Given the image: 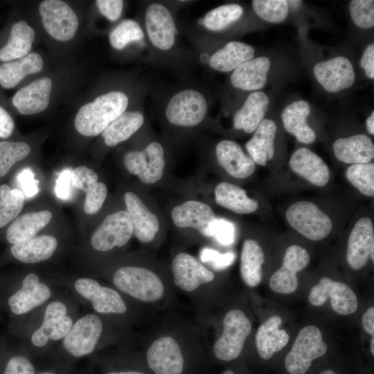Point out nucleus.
<instances>
[{
  "label": "nucleus",
  "mask_w": 374,
  "mask_h": 374,
  "mask_svg": "<svg viewBox=\"0 0 374 374\" xmlns=\"http://www.w3.org/2000/svg\"><path fill=\"white\" fill-rule=\"evenodd\" d=\"M127 105L128 98L123 92L101 95L80 108L75 118V127L83 136H96L122 115Z\"/></svg>",
  "instance_id": "obj_1"
},
{
  "label": "nucleus",
  "mask_w": 374,
  "mask_h": 374,
  "mask_svg": "<svg viewBox=\"0 0 374 374\" xmlns=\"http://www.w3.org/2000/svg\"><path fill=\"white\" fill-rule=\"evenodd\" d=\"M113 282L121 292L143 302L157 301L164 294V286L159 277L144 267H122L114 273Z\"/></svg>",
  "instance_id": "obj_2"
},
{
  "label": "nucleus",
  "mask_w": 374,
  "mask_h": 374,
  "mask_svg": "<svg viewBox=\"0 0 374 374\" xmlns=\"http://www.w3.org/2000/svg\"><path fill=\"white\" fill-rule=\"evenodd\" d=\"M327 344L319 328L313 325L303 328L285 359V366L290 374H305L312 362L323 356Z\"/></svg>",
  "instance_id": "obj_3"
},
{
  "label": "nucleus",
  "mask_w": 374,
  "mask_h": 374,
  "mask_svg": "<svg viewBox=\"0 0 374 374\" xmlns=\"http://www.w3.org/2000/svg\"><path fill=\"white\" fill-rule=\"evenodd\" d=\"M285 217L293 229L313 241L324 239L332 229L331 218L312 202L299 201L292 204L286 211Z\"/></svg>",
  "instance_id": "obj_4"
},
{
  "label": "nucleus",
  "mask_w": 374,
  "mask_h": 374,
  "mask_svg": "<svg viewBox=\"0 0 374 374\" xmlns=\"http://www.w3.org/2000/svg\"><path fill=\"white\" fill-rule=\"evenodd\" d=\"M251 330V322L242 311L238 309L229 311L223 319L222 334L213 346L215 357L222 361L236 359L240 355Z\"/></svg>",
  "instance_id": "obj_5"
},
{
  "label": "nucleus",
  "mask_w": 374,
  "mask_h": 374,
  "mask_svg": "<svg viewBox=\"0 0 374 374\" xmlns=\"http://www.w3.org/2000/svg\"><path fill=\"white\" fill-rule=\"evenodd\" d=\"M42 25L54 39L66 42L71 39L78 28V19L73 10L64 1L45 0L39 7Z\"/></svg>",
  "instance_id": "obj_6"
},
{
  "label": "nucleus",
  "mask_w": 374,
  "mask_h": 374,
  "mask_svg": "<svg viewBox=\"0 0 374 374\" xmlns=\"http://www.w3.org/2000/svg\"><path fill=\"white\" fill-rule=\"evenodd\" d=\"M207 109L205 97L196 90L188 89L179 91L170 100L166 116L174 125L193 127L204 120Z\"/></svg>",
  "instance_id": "obj_7"
},
{
  "label": "nucleus",
  "mask_w": 374,
  "mask_h": 374,
  "mask_svg": "<svg viewBox=\"0 0 374 374\" xmlns=\"http://www.w3.org/2000/svg\"><path fill=\"white\" fill-rule=\"evenodd\" d=\"M328 298L333 310L341 315L351 314L358 308L357 296L348 285L323 277L311 288L308 300L311 305L319 307L323 305Z\"/></svg>",
  "instance_id": "obj_8"
},
{
  "label": "nucleus",
  "mask_w": 374,
  "mask_h": 374,
  "mask_svg": "<svg viewBox=\"0 0 374 374\" xmlns=\"http://www.w3.org/2000/svg\"><path fill=\"white\" fill-rule=\"evenodd\" d=\"M126 169L145 184L161 179L165 167L164 152L159 142H152L141 151H130L124 157Z\"/></svg>",
  "instance_id": "obj_9"
},
{
  "label": "nucleus",
  "mask_w": 374,
  "mask_h": 374,
  "mask_svg": "<svg viewBox=\"0 0 374 374\" xmlns=\"http://www.w3.org/2000/svg\"><path fill=\"white\" fill-rule=\"evenodd\" d=\"M133 235L130 217L126 211L107 215L91 238L92 247L99 251H108L127 243Z\"/></svg>",
  "instance_id": "obj_10"
},
{
  "label": "nucleus",
  "mask_w": 374,
  "mask_h": 374,
  "mask_svg": "<svg viewBox=\"0 0 374 374\" xmlns=\"http://www.w3.org/2000/svg\"><path fill=\"white\" fill-rule=\"evenodd\" d=\"M102 332L100 319L93 314H86L73 324L63 338V346L73 357L86 356L95 349Z\"/></svg>",
  "instance_id": "obj_11"
},
{
  "label": "nucleus",
  "mask_w": 374,
  "mask_h": 374,
  "mask_svg": "<svg viewBox=\"0 0 374 374\" xmlns=\"http://www.w3.org/2000/svg\"><path fill=\"white\" fill-rule=\"evenodd\" d=\"M310 260L308 251L303 247L293 244L285 251L283 265L270 277V288L278 294L294 292L299 285L297 273L304 269Z\"/></svg>",
  "instance_id": "obj_12"
},
{
  "label": "nucleus",
  "mask_w": 374,
  "mask_h": 374,
  "mask_svg": "<svg viewBox=\"0 0 374 374\" xmlns=\"http://www.w3.org/2000/svg\"><path fill=\"white\" fill-rule=\"evenodd\" d=\"M313 73L322 88L332 93L350 88L355 80L353 65L344 56L317 63L314 66Z\"/></svg>",
  "instance_id": "obj_13"
},
{
  "label": "nucleus",
  "mask_w": 374,
  "mask_h": 374,
  "mask_svg": "<svg viewBox=\"0 0 374 374\" xmlns=\"http://www.w3.org/2000/svg\"><path fill=\"white\" fill-rule=\"evenodd\" d=\"M148 366L154 374H181L184 357L177 341L172 337L154 340L147 350Z\"/></svg>",
  "instance_id": "obj_14"
},
{
  "label": "nucleus",
  "mask_w": 374,
  "mask_h": 374,
  "mask_svg": "<svg viewBox=\"0 0 374 374\" xmlns=\"http://www.w3.org/2000/svg\"><path fill=\"white\" fill-rule=\"evenodd\" d=\"M374 261V228L368 217L359 219L353 226L348 240L346 259L354 270L363 268L368 258Z\"/></svg>",
  "instance_id": "obj_15"
},
{
  "label": "nucleus",
  "mask_w": 374,
  "mask_h": 374,
  "mask_svg": "<svg viewBox=\"0 0 374 374\" xmlns=\"http://www.w3.org/2000/svg\"><path fill=\"white\" fill-rule=\"evenodd\" d=\"M75 291L91 302L94 310L103 314H124L127 306L119 293L115 290L101 286L96 280L80 278L74 283Z\"/></svg>",
  "instance_id": "obj_16"
},
{
  "label": "nucleus",
  "mask_w": 374,
  "mask_h": 374,
  "mask_svg": "<svg viewBox=\"0 0 374 374\" xmlns=\"http://www.w3.org/2000/svg\"><path fill=\"white\" fill-rule=\"evenodd\" d=\"M66 313L64 303L57 301L50 303L44 311L41 326L31 336L32 344L36 347H43L49 340L63 339L73 326V321Z\"/></svg>",
  "instance_id": "obj_17"
},
{
  "label": "nucleus",
  "mask_w": 374,
  "mask_h": 374,
  "mask_svg": "<svg viewBox=\"0 0 374 374\" xmlns=\"http://www.w3.org/2000/svg\"><path fill=\"white\" fill-rule=\"evenodd\" d=\"M145 27L149 39L155 47L163 51L172 47L177 31L170 12L164 6L152 3L148 7Z\"/></svg>",
  "instance_id": "obj_18"
},
{
  "label": "nucleus",
  "mask_w": 374,
  "mask_h": 374,
  "mask_svg": "<svg viewBox=\"0 0 374 374\" xmlns=\"http://www.w3.org/2000/svg\"><path fill=\"white\" fill-rule=\"evenodd\" d=\"M172 271L175 284L181 289L193 292L214 279V274L196 258L180 253L173 259Z\"/></svg>",
  "instance_id": "obj_19"
},
{
  "label": "nucleus",
  "mask_w": 374,
  "mask_h": 374,
  "mask_svg": "<svg viewBox=\"0 0 374 374\" xmlns=\"http://www.w3.org/2000/svg\"><path fill=\"white\" fill-rule=\"evenodd\" d=\"M51 296V290L41 283L34 273L27 274L23 279L21 287L12 294L8 303L11 312L21 315L43 304Z\"/></svg>",
  "instance_id": "obj_20"
},
{
  "label": "nucleus",
  "mask_w": 374,
  "mask_h": 374,
  "mask_svg": "<svg viewBox=\"0 0 374 374\" xmlns=\"http://www.w3.org/2000/svg\"><path fill=\"white\" fill-rule=\"evenodd\" d=\"M294 172L318 187L326 186L330 179L328 165L317 154L307 148L296 150L289 161Z\"/></svg>",
  "instance_id": "obj_21"
},
{
  "label": "nucleus",
  "mask_w": 374,
  "mask_h": 374,
  "mask_svg": "<svg viewBox=\"0 0 374 374\" xmlns=\"http://www.w3.org/2000/svg\"><path fill=\"white\" fill-rule=\"evenodd\" d=\"M124 201L126 211L131 220L133 234L142 242H151L159 229L157 215L132 192H126L124 194Z\"/></svg>",
  "instance_id": "obj_22"
},
{
  "label": "nucleus",
  "mask_w": 374,
  "mask_h": 374,
  "mask_svg": "<svg viewBox=\"0 0 374 374\" xmlns=\"http://www.w3.org/2000/svg\"><path fill=\"white\" fill-rule=\"evenodd\" d=\"M219 165L231 177L246 179L255 171L256 163L241 146L232 140H222L215 148Z\"/></svg>",
  "instance_id": "obj_23"
},
{
  "label": "nucleus",
  "mask_w": 374,
  "mask_h": 374,
  "mask_svg": "<svg viewBox=\"0 0 374 374\" xmlns=\"http://www.w3.org/2000/svg\"><path fill=\"white\" fill-rule=\"evenodd\" d=\"M171 217L177 227L194 228L208 238L209 226L216 216L206 203L189 200L175 206L171 211Z\"/></svg>",
  "instance_id": "obj_24"
},
{
  "label": "nucleus",
  "mask_w": 374,
  "mask_h": 374,
  "mask_svg": "<svg viewBox=\"0 0 374 374\" xmlns=\"http://www.w3.org/2000/svg\"><path fill=\"white\" fill-rule=\"evenodd\" d=\"M52 82L42 78L19 89L12 97V104L24 115L38 114L49 104Z\"/></svg>",
  "instance_id": "obj_25"
},
{
  "label": "nucleus",
  "mask_w": 374,
  "mask_h": 374,
  "mask_svg": "<svg viewBox=\"0 0 374 374\" xmlns=\"http://www.w3.org/2000/svg\"><path fill=\"white\" fill-rule=\"evenodd\" d=\"M73 186L85 193L84 211L89 215L97 213L102 207L107 195L106 185L98 181L96 172L86 166H78L72 171Z\"/></svg>",
  "instance_id": "obj_26"
},
{
  "label": "nucleus",
  "mask_w": 374,
  "mask_h": 374,
  "mask_svg": "<svg viewBox=\"0 0 374 374\" xmlns=\"http://www.w3.org/2000/svg\"><path fill=\"white\" fill-rule=\"evenodd\" d=\"M271 61L268 57L252 58L238 66L232 73L230 80L232 86L244 91H258L267 82Z\"/></svg>",
  "instance_id": "obj_27"
},
{
  "label": "nucleus",
  "mask_w": 374,
  "mask_h": 374,
  "mask_svg": "<svg viewBox=\"0 0 374 374\" xmlns=\"http://www.w3.org/2000/svg\"><path fill=\"white\" fill-rule=\"evenodd\" d=\"M332 150L337 160L348 164L367 163L374 158L373 143L364 134L337 139Z\"/></svg>",
  "instance_id": "obj_28"
},
{
  "label": "nucleus",
  "mask_w": 374,
  "mask_h": 374,
  "mask_svg": "<svg viewBox=\"0 0 374 374\" xmlns=\"http://www.w3.org/2000/svg\"><path fill=\"white\" fill-rule=\"evenodd\" d=\"M310 112L309 103L299 100L289 104L281 112V120L285 131L304 144L312 143L317 139L315 132L307 123Z\"/></svg>",
  "instance_id": "obj_29"
},
{
  "label": "nucleus",
  "mask_w": 374,
  "mask_h": 374,
  "mask_svg": "<svg viewBox=\"0 0 374 374\" xmlns=\"http://www.w3.org/2000/svg\"><path fill=\"white\" fill-rule=\"evenodd\" d=\"M276 130L274 121L263 119L253 136L246 143V150L255 163L265 166L268 161L273 159Z\"/></svg>",
  "instance_id": "obj_30"
},
{
  "label": "nucleus",
  "mask_w": 374,
  "mask_h": 374,
  "mask_svg": "<svg viewBox=\"0 0 374 374\" xmlns=\"http://www.w3.org/2000/svg\"><path fill=\"white\" fill-rule=\"evenodd\" d=\"M281 323V317L274 315L258 328L256 334V344L258 353L263 359H269L288 343L290 336L285 330L279 328Z\"/></svg>",
  "instance_id": "obj_31"
},
{
  "label": "nucleus",
  "mask_w": 374,
  "mask_h": 374,
  "mask_svg": "<svg viewBox=\"0 0 374 374\" xmlns=\"http://www.w3.org/2000/svg\"><path fill=\"white\" fill-rule=\"evenodd\" d=\"M269 103L268 96L262 91L251 93L242 107L233 116V127L246 133H252L264 119Z\"/></svg>",
  "instance_id": "obj_32"
},
{
  "label": "nucleus",
  "mask_w": 374,
  "mask_h": 374,
  "mask_svg": "<svg viewBox=\"0 0 374 374\" xmlns=\"http://www.w3.org/2000/svg\"><path fill=\"white\" fill-rule=\"evenodd\" d=\"M57 239L49 235L35 236L26 241L12 244V255L21 262L30 264L46 260L54 253Z\"/></svg>",
  "instance_id": "obj_33"
},
{
  "label": "nucleus",
  "mask_w": 374,
  "mask_h": 374,
  "mask_svg": "<svg viewBox=\"0 0 374 374\" xmlns=\"http://www.w3.org/2000/svg\"><path fill=\"white\" fill-rule=\"evenodd\" d=\"M53 214L47 210L25 213L15 220L6 231V239L12 244L29 240L43 229L51 221Z\"/></svg>",
  "instance_id": "obj_34"
},
{
  "label": "nucleus",
  "mask_w": 374,
  "mask_h": 374,
  "mask_svg": "<svg viewBox=\"0 0 374 374\" xmlns=\"http://www.w3.org/2000/svg\"><path fill=\"white\" fill-rule=\"evenodd\" d=\"M254 53L251 45L237 41L229 42L213 54L209 59V66L220 72H229L253 58Z\"/></svg>",
  "instance_id": "obj_35"
},
{
  "label": "nucleus",
  "mask_w": 374,
  "mask_h": 374,
  "mask_svg": "<svg viewBox=\"0 0 374 374\" xmlns=\"http://www.w3.org/2000/svg\"><path fill=\"white\" fill-rule=\"evenodd\" d=\"M217 204L238 214H249L258 208V202L247 195L241 187L229 182H221L215 188Z\"/></svg>",
  "instance_id": "obj_36"
},
{
  "label": "nucleus",
  "mask_w": 374,
  "mask_h": 374,
  "mask_svg": "<svg viewBox=\"0 0 374 374\" xmlns=\"http://www.w3.org/2000/svg\"><path fill=\"white\" fill-rule=\"evenodd\" d=\"M34 39L35 31L25 21L14 23L8 42L0 49V61L8 62L25 57L30 53Z\"/></svg>",
  "instance_id": "obj_37"
},
{
  "label": "nucleus",
  "mask_w": 374,
  "mask_h": 374,
  "mask_svg": "<svg viewBox=\"0 0 374 374\" xmlns=\"http://www.w3.org/2000/svg\"><path fill=\"white\" fill-rule=\"evenodd\" d=\"M43 60L39 54L30 53L18 60L0 65V84L6 89L17 86L26 75L39 72Z\"/></svg>",
  "instance_id": "obj_38"
},
{
  "label": "nucleus",
  "mask_w": 374,
  "mask_h": 374,
  "mask_svg": "<svg viewBox=\"0 0 374 374\" xmlns=\"http://www.w3.org/2000/svg\"><path fill=\"white\" fill-rule=\"evenodd\" d=\"M264 262V251L259 243L253 239L245 240L242 247L240 271L247 286L254 287L259 285Z\"/></svg>",
  "instance_id": "obj_39"
},
{
  "label": "nucleus",
  "mask_w": 374,
  "mask_h": 374,
  "mask_svg": "<svg viewBox=\"0 0 374 374\" xmlns=\"http://www.w3.org/2000/svg\"><path fill=\"white\" fill-rule=\"evenodd\" d=\"M143 122L141 112H124L102 132L105 143L112 147L127 140L143 125Z\"/></svg>",
  "instance_id": "obj_40"
},
{
  "label": "nucleus",
  "mask_w": 374,
  "mask_h": 374,
  "mask_svg": "<svg viewBox=\"0 0 374 374\" xmlns=\"http://www.w3.org/2000/svg\"><path fill=\"white\" fill-rule=\"evenodd\" d=\"M24 200L21 190L11 189L7 184L0 186V228L16 219L23 208Z\"/></svg>",
  "instance_id": "obj_41"
},
{
  "label": "nucleus",
  "mask_w": 374,
  "mask_h": 374,
  "mask_svg": "<svg viewBox=\"0 0 374 374\" xmlns=\"http://www.w3.org/2000/svg\"><path fill=\"white\" fill-rule=\"evenodd\" d=\"M243 14L242 7L238 3H227L209 11L204 19V26L211 31H220L238 21Z\"/></svg>",
  "instance_id": "obj_42"
},
{
  "label": "nucleus",
  "mask_w": 374,
  "mask_h": 374,
  "mask_svg": "<svg viewBox=\"0 0 374 374\" xmlns=\"http://www.w3.org/2000/svg\"><path fill=\"white\" fill-rule=\"evenodd\" d=\"M348 181L365 196H374V163L350 166L346 171Z\"/></svg>",
  "instance_id": "obj_43"
},
{
  "label": "nucleus",
  "mask_w": 374,
  "mask_h": 374,
  "mask_svg": "<svg viewBox=\"0 0 374 374\" xmlns=\"http://www.w3.org/2000/svg\"><path fill=\"white\" fill-rule=\"evenodd\" d=\"M30 148L25 142L0 141V177L6 175L17 162L25 159Z\"/></svg>",
  "instance_id": "obj_44"
},
{
  "label": "nucleus",
  "mask_w": 374,
  "mask_h": 374,
  "mask_svg": "<svg viewBox=\"0 0 374 374\" xmlns=\"http://www.w3.org/2000/svg\"><path fill=\"white\" fill-rule=\"evenodd\" d=\"M251 3L255 13L269 23L283 21L289 12L286 0H253Z\"/></svg>",
  "instance_id": "obj_45"
},
{
  "label": "nucleus",
  "mask_w": 374,
  "mask_h": 374,
  "mask_svg": "<svg viewBox=\"0 0 374 374\" xmlns=\"http://www.w3.org/2000/svg\"><path fill=\"white\" fill-rule=\"evenodd\" d=\"M144 33L135 21L127 19L121 22L109 34V42L113 48L121 50L129 43L141 41Z\"/></svg>",
  "instance_id": "obj_46"
},
{
  "label": "nucleus",
  "mask_w": 374,
  "mask_h": 374,
  "mask_svg": "<svg viewBox=\"0 0 374 374\" xmlns=\"http://www.w3.org/2000/svg\"><path fill=\"white\" fill-rule=\"evenodd\" d=\"M350 17L354 24L362 28L374 26V1L352 0L348 5Z\"/></svg>",
  "instance_id": "obj_47"
},
{
  "label": "nucleus",
  "mask_w": 374,
  "mask_h": 374,
  "mask_svg": "<svg viewBox=\"0 0 374 374\" xmlns=\"http://www.w3.org/2000/svg\"><path fill=\"white\" fill-rule=\"evenodd\" d=\"M208 238H214L222 245H231L235 241V226L232 222L216 217L209 226Z\"/></svg>",
  "instance_id": "obj_48"
},
{
  "label": "nucleus",
  "mask_w": 374,
  "mask_h": 374,
  "mask_svg": "<svg viewBox=\"0 0 374 374\" xmlns=\"http://www.w3.org/2000/svg\"><path fill=\"white\" fill-rule=\"evenodd\" d=\"M202 262L208 263L215 270H222L231 266L235 259L233 252L221 253L215 249L205 247L199 252Z\"/></svg>",
  "instance_id": "obj_49"
},
{
  "label": "nucleus",
  "mask_w": 374,
  "mask_h": 374,
  "mask_svg": "<svg viewBox=\"0 0 374 374\" xmlns=\"http://www.w3.org/2000/svg\"><path fill=\"white\" fill-rule=\"evenodd\" d=\"M17 181L24 197H33L39 190L38 180L35 179V173L28 168L23 169L17 176Z\"/></svg>",
  "instance_id": "obj_50"
},
{
  "label": "nucleus",
  "mask_w": 374,
  "mask_h": 374,
  "mask_svg": "<svg viewBox=\"0 0 374 374\" xmlns=\"http://www.w3.org/2000/svg\"><path fill=\"white\" fill-rule=\"evenodd\" d=\"M3 374H35V368L26 357L16 355L10 359Z\"/></svg>",
  "instance_id": "obj_51"
},
{
  "label": "nucleus",
  "mask_w": 374,
  "mask_h": 374,
  "mask_svg": "<svg viewBox=\"0 0 374 374\" xmlns=\"http://www.w3.org/2000/svg\"><path fill=\"white\" fill-rule=\"evenodd\" d=\"M72 171L70 169L62 170L58 175L55 187V193L61 199H68L71 196L73 186Z\"/></svg>",
  "instance_id": "obj_52"
},
{
  "label": "nucleus",
  "mask_w": 374,
  "mask_h": 374,
  "mask_svg": "<svg viewBox=\"0 0 374 374\" xmlns=\"http://www.w3.org/2000/svg\"><path fill=\"white\" fill-rule=\"evenodd\" d=\"M96 4L100 12L110 21L119 18L123 7L121 0H98Z\"/></svg>",
  "instance_id": "obj_53"
},
{
  "label": "nucleus",
  "mask_w": 374,
  "mask_h": 374,
  "mask_svg": "<svg viewBox=\"0 0 374 374\" xmlns=\"http://www.w3.org/2000/svg\"><path fill=\"white\" fill-rule=\"evenodd\" d=\"M360 66L369 79H374V44H368L364 49L360 60Z\"/></svg>",
  "instance_id": "obj_54"
},
{
  "label": "nucleus",
  "mask_w": 374,
  "mask_h": 374,
  "mask_svg": "<svg viewBox=\"0 0 374 374\" xmlns=\"http://www.w3.org/2000/svg\"><path fill=\"white\" fill-rule=\"evenodd\" d=\"M15 124L10 114L0 107V138L9 137L14 130Z\"/></svg>",
  "instance_id": "obj_55"
},
{
  "label": "nucleus",
  "mask_w": 374,
  "mask_h": 374,
  "mask_svg": "<svg viewBox=\"0 0 374 374\" xmlns=\"http://www.w3.org/2000/svg\"><path fill=\"white\" fill-rule=\"evenodd\" d=\"M362 326L364 330L371 335H374V308H369L363 314L362 319Z\"/></svg>",
  "instance_id": "obj_56"
},
{
  "label": "nucleus",
  "mask_w": 374,
  "mask_h": 374,
  "mask_svg": "<svg viewBox=\"0 0 374 374\" xmlns=\"http://www.w3.org/2000/svg\"><path fill=\"white\" fill-rule=\"evenodd\" d=\"M366 127L368 132L373 136L374 135V112L372 111L371 115L366 120Z\"/></svg>",
  "instance_id": "obj_57"
},
{
  "label": "nucleus",
  "mask_w": 374,
  "mask_h": 374,
  "mask_svg": "<svg viewBox=\"0 0 374 374\" xmlns=\"http://www.w3.org/2000/svg\"><path fill=\"white\" fill-rule=\"evenodd\" d=\"M109 374H145L139 371H121V372H112Z\"/></svg>",
  "instance_id": "obj_58"
},
{
  "label": "nucleus",
  "mask_w": 374,
  "mask_h": 374,
  "mask_svg": "<svg viewBox=\"0 0 374 374\" xmlns=\"http://www.w3.org/2000/svg\"><path fill=\"white\" fill-rule=\"evenodd\" d=\"M288 5L294 6V8H297L301 4V1H287Z\"/></svg>",
  "instance_id": "obj_59"
},
{
  "label": "nucleus",
  "mask_w": 374,
  "mask_h": 374,
  "mask_svg": "<svg viewBox=\"0 0 374 374\" xmlns=\"http://www.w3.org/2000/svg\"><path fill=\"white\" fill-rule=\"evenodd\" d=\"M370 350L373 355H374V337H373L371 341Z\"/></svg>",
  "instance_id": "obj_60"
},
{
  "label": "nucleus",
  "mask_w": 374,
  "mask_h": 374,
  "mask_svg": "<svg viewBox=\"0 0 374 374\" xmlns=\"http://www.w3.org/2000/svg\"><path fill=\"white\" fill-rule=\"evenodd\" d=\"M319 374H336V373L333 371L328 369V370L323 371Z\"/></svg>",
  "instance_id": "obj_61"
},
{
  "label": "nucleus",
  "mask_w": 374,
  "mask_h": 374,
  "mask_svg": "<svg viewBox=\"0 0 374 374\" xmlns=\"http://www.w3.org/2000/svg\"><path fill=\"white\" fill-rule=\"evenodd\" d=\"M222 374H234L233 371H230V370H227L226 371H224Z\"/></svg>",
  "instance_id": "obj_62"
},
{
  "label": "nucleus",
  "mask_w": 374,
  "mask_h": 374,
  "mask_svg": "<svg viewBox=\"0 0 374 374\" xmlns=\"http://www.w3.org/2000/svg\"><path fill=\"white\" fill-rule=\"evenodd\" d=\"M198 23H199V24H201V25H203V24H204V19H203V18L199 19V21H198Z\"/></svg>",
  "instance_id": "obj_63"
},
{
  "label": "nucleus",
  "mask_w": 374,
  "mask_h": 374,
  "mask_svg": "<svg viewBox=\"0 0 374 374\" xmlns=\"http://www.w3.org/2000/svg\"><path fill=\"white\" fill-rule=\"evenodd\" d=\"M39 374H55L54 373H51V372H43V373H41Z\"/></svg>",
  "instance_id": "obj_64"
}]
</instances>
